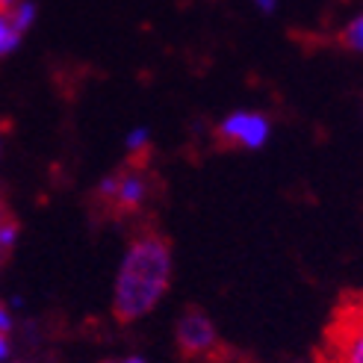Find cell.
Segmentation results:
<instances>
[{
    "mask_svg": "<svg viewBox=\"0 0 363 363\" xmlns=\"http://www.w3.org/2000/svg\"><path fill=\"white\" fill-rule=\"evenodd\" d=\"M172 284V245L160 230H142L127 245L116 275L113 316L118 325H130L148 316Z\"/></svg>",
    "mask_w": 363,
    "mask_h": 363,
    "instance_id": "6da1fadb",
    "label": "cell"
},
{
    "mask_svg": "<svg viewBox=\"0 0 363 363\" xmlns=\"http://www.w3.org/2000/svg\"><path fill=\"white\" fill-rule=\"evenodd\" d=\"M151 198V180L145 169H124L116 174H106L98 184V201L116 213V216H130L139 213Z\"/></svg>",
    "mask_w": 363,
    "mask_h": 363,
    "instance_id": "7a4b0ae2",
    "label": "cell"
},
{
    "mask_svg": "<svg viewBox=\"0 0 363 363\" xmlns=\"http://www.w3.org/2000/svg\"><path fill=\"white\" fill-rule=\"evenodd\" d=\"M216 133H219L222 145L242 148V151H257L272 136V121L257 110H237L222 118Z\"/></svg>",
    "mask_w": 363,
    "mask_h": 363,
    "instance_id": "3957f363",
    "label": "cell"
},
{
    "mask_svg": "<svg viewBox=\"0 0 363 363\" xmlns=\"http://www.w3.org/2000/svg\"><path fill=\"white\" fill-rule=\"evenodd\" d=\"M177 349L186 360H201L210 357L219 349V334H216V325L201 313V311H186L177 322Z\"/></svg>",
    "mask_w": 363,
    "mask_h": 363,
    "instance_id": "277c9868",
    "label": "cell"
},
{
    "mask_svg": "<svg viewBox=\"0 0 363 363\" xmlns=\"http://www.w3.org/2000/svg\"><path fill=\"white\" fill-rule=\"evenodd\" d=\"M328 363H363V307L342 313L328 340Z\"/></svg>",
    "mask_w": 363,
    "mask_h": 363,
    "instance_id": "5b68a950",
    "label": "cell"
},
{
    "mask_svg": "<svg viewBox=\"0 0 363 363\" xmlns=\"http://www.w3.org/2000/svg\"><path fill=\"white\" fill-rule=\"evenodd\" d=\"M21 42V30L12 24V15L9 12H0V57L12 53Z\"/></svg>",
    "mask_w": 363,
    "mask_h": 363,
    "instance_id": "8992f818",
    "label": "cell"
},
{
    "mask_svg": "<svg viewBox=\"0 0 363 363\" xmlns=\"http://www.w3.org/2000/svg\"><path fill=\"white\" fill-rule=\"evenodd\" d=\"M342 42H346L349 50L363 53V9L346 24V30H342Z\"/></svg>",
    "mask_w": 363,
    "mask_h": 363,
    "instance_id": "52a82bcc",
    "label": "cell"
},
{
    "mask_svg": "<svg viewBox=\"0 0 363 363\" xmlns=\"http://www.w3.org/2000/svg\"><path fill=\"white\" fill-rule=\"evenodd\" d=\"M148 145H151V136L145 127H136V130L127 136V151L130 154H148Z\"/></svg>",
    "mask_w": 363,
    "mask_h": 363,
    "instance_id": "ba28073f",
    "label": "cell"
},
{
    "mask_svg": "<svg viewBox=\"0 0 363 363\" xmlns=\"http://www.w3.org/2000/svg\"><path fill=\"white\" fill-rule=\"evenodd\" d=\"M18 240V222L15 219H6L4 228H0V251H9Z\"/></svg>",
    "mask_w": 363,
    "mask_h": 363,
    "instance_id": "9c48e42d",
    "label": "cell"
},
{
    "mask_svg": "<svg viewBox=\"0 0 363 363\" xmlns=\"http://www.w3.org/2000/svg\"><path fill=\"white\" fill-rule=\"evenodd\" d=\"M12 328V319H9V313H6V307L0 304V334H6Z\"/></svg>",
    "mask_w": 363,
    "mask_h": 363,
    "instance_id": "30bf717a",
    "label": "cell"
},
{
    "mask_svg": "<svg viewBox=\"0 0 363 363\" xmlns=\"http://www.w3.org/2000/svg\"><path fill=\"white\" fill-rule=\"evenodd\" d=\"M6 354H9V342H6V334H0V363H4Z\"/></svg>",
    "mask_w": 363,
    "mask_h": 363,
    "instance_id": "8fae6325",
    "label": "cell"
},
{
    "mask_svg": "<svg viewBox=\"0 0 363 363\" xmlns=\"http://www.w3.org/2000/svg\"><path fill=\"white\" fill-rule=\"evenodd\" d=\"M254 4H257L260 9H266V12H269V9H275V6H278V0H254Z\"/></svg>",
    "mask_w": 363,
    "mask_h": 363,
    "instance_id": "7c38bea8",
    "label": "cell"
},
{
    "mask_svg": "<svg viewBox=\"0 0 363 363\" xmlns=\"http://www.w3.org/2000/svg\"><path fill=\"white\" fill-rule=\"evenodd\" d=\"M104 363H145L142 357H127V360H104Z\"/></svg>",
    "mask_w": 363,
    "mask_h": 363,
    "instance_id": "4fadbf2b",
    "label": "cell"
},
{
    "mask_svg": "<svg viewBox=\"0 0 363 363\" xmlns=\"http://www.w3.org/2000/svg\"><path fill=\"white\" fill-rule=\"evenodd\" d=\"M6 219H12V216L6 213V207H4V204H0V228H4V222H6Z\"/></svg>",
    "mask_w": 363,
    "mask_h": 363,
    "instance_id": "5bb4252c",
    "label": "cell"
}]
</instances>
